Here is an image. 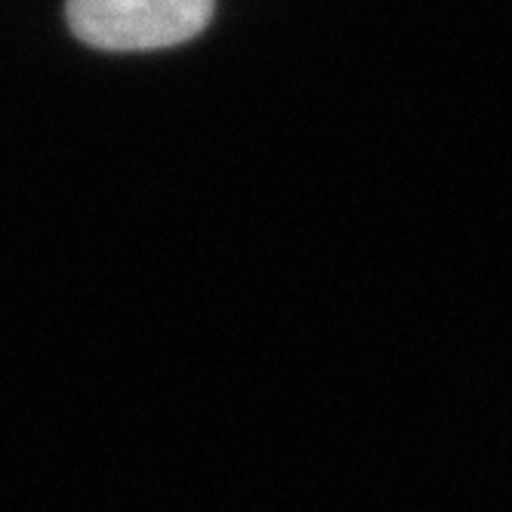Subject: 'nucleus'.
Segmentation results:
<instances>
[{"instance_id": "nucleus-1", "label": "nucleus", "mask_w": 512, "mask_h": 512, "mask_svg": "<svg viewBox=\"0 0 512 512\" xmlns=\"http://www.w3.org/2000/svg\"><path fill=\"white\" fill-rule=\"evenodd\" d=\"M216 0H68L65 19L78 41L112 53L186 44L210 25Z\"/></svg>"}]
</instances>
